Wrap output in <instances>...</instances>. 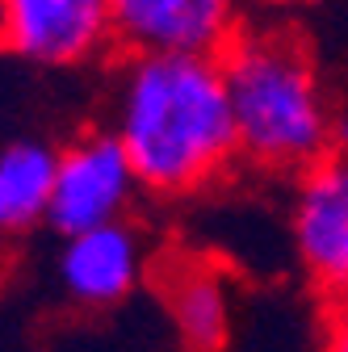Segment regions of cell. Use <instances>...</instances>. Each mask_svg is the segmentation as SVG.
I'll return each mask as SVG.
<instances>
[{
  "mask_svg": "<svg viewBox=\"0 0 348 352\" xmlns=\"http://www.w3.org/2000/svg\"><path fill=\"white\" fill-rule=\"evenodd\" d=\"M239 155L269 172H311L331 155L336 113L307 47L281 30L239 34L223 55Z\"/></svg>",
  "mask_w": 348,
  "mask_h": 352,
  "instance_id": "cell-2",
  "label": "cell"
},
{
  "mask_svg": "<svg viewBox=\"0 0 348 352\" xmlns=\"http://www.w3.org/2000/svg\"><path fill=\"white\" fill-rule=\"evenodd\" d=\"M113 38L101 0H9L5 47L42 67H76Z\"/></svg>",
  "mask_w": 348,
  "mask_h": 352,
  "instance_id": "cell-6",
  "label": "cell"
},
{
  "mask_svg": "<svg viewBox=\"0 0 348 352\" xmlns=\"http://www.w3.org/2000/svg\"><path fill=\"white\" fill-rule=\"evenodd\" d=\"M139 185L185 197L219 181L239 155L223 59L135 55L113 88V130Z\"/></svg>",
  "mask_w": 348,
  "mask_h": 352,
  "instance_id": "cell-1",
  "label": "cell"
},
{
  "mask_svg": "<svg viewBox=\"0 0 348 352\" xmlns=\"http://www.w3.org/2000/svg\"><path fill=\"white\" fill-rule=\"evenodd\" d=\"M331 155H348V113H336V126H331Z\"/></svg>",
  "mask_w": 348,
  "mask_h": 352,
  "instance_id": "cell-11",
  "label": "cell"
},
{
  "mask_svg": "<svg viewBox=\"0 0 348 352\" xmlns=\"http://www.w3.org/2000/svg\"><path fill=\"white\" fill-rule=\"evenodd\" d=\"M290 231L311 285L331 306H348V155H327L298 176Z\"/></svg>",
  "mask_w": 348,
  "mask_h": 352,
  "instance_id": "cell-5",
  "label": "cell"
},
{
  "mask_svg": "<svg viewBox=\"0 0 348 352\" xmlns=\"http://www.w3.org/2000/svg\"><path fill=\"white\" fill-rule=\"evenodd\" d=\"M109 21L143 59H223L239 38L227 0H113Z\"/></svg>",
  "mask_w": 348,
  "mask_h": 352,
  "instance_id": "cell-4",
  "label": "cell"
},
{
  "mask_svg": "<svg viewBox=\"0 0 348 352\" xmlns=\"http://www.w3.org/2000/svg\"><path fill=\"white\" fill-rule=\"evenodd\" d=\"M59 151L42 139L0 147V235H30L47 223Z\"/></svg>",
  "mask_w": 348,
  "mask_h": 352,
  "instance_id": "cell-8",
  "label": "cell"
},
{
  "mask_svg": "<svg viewBox=\"0 0 348 352\" xmlns=\"http://www.w3.org/2000/svg\"><path fill=\"white\" fill-rule=\"evenodd\" d=\"M139 189V176L109 130L80 135L59 151L47 227L59 239H72L84 231L126 223V210L135 206Z\"/></svg>",
  "mask_w": 348,
  "mask_h": 352,
  "instance_id": "cell-3",
  "label": "cell"
},
{
  "mask_svg": "<svg viewBox=\"0 0 348 352\" xmlns=\"http://www.w3.org/2000/svg\"><path fill=\"white\" fill-rule=\"evenodd\" d=\"M168 315L193 352H219L231 336V294L210 264H181L168 277Z\"/></svg>",
  "mask_w": 348,
  "mask_h": 352,
  "instance_id": "cell-9",
  "label": "cell"
},
{
  "mask_svg": "<svg viewBox=\"0 0 348 352\" xmlns=\"http://www.w3.org/2000/svg\"><path fill=\"white\" fill-rule=\"evenodd\" d=\"M327 352H348V306H336L327 323Z\"/></svg>",
  "mask_w": 348,
  "mask_h": 352,
  "instance_id": "cell-10",
  "label": "cell"
},
{
  "mask_svg": "<svg viewBox=\"0 0 348 352\" xmlns=\"http://www.w3.org/2000/svg\"><path fill=\"white\" fill-rule=\"evenodd\" d=\"M147 269V243L130 223L84 231L59 243L55 277L76 306H118L139 289Z\"/></svg>",
  "mask_w": 348,
  "mask_h": 352,
  "instance_id": "cell-7",
  "label": "cell"
}]
</instances>
